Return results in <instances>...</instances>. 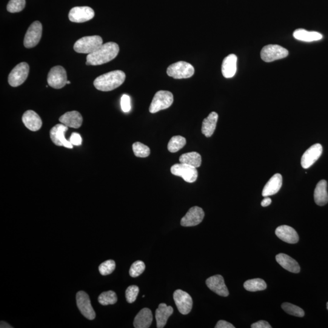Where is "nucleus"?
Wrapping results in <instances>:
<instances>
[{
    "label": "nucleus",
    "mask_w": 328,
    "mask_h": 328,
    "mask_svg": "<svg viewBox=\"0 0 328 328\" xmlns=\"http://www.w3.org/2000/svg\"><path fill=\"white\" fill-rule=\"evenodd\" d=\"M180 163L191 165L195 168L201 166L202 159L198 153L190 152L183 154L179 158Z\"/></svg>",
    "instance_id": "nucleus-29"
},
{
    "label": "nucleus",
    "mask_w": 328,
    "mask_h": 328,
    "mask_svg": "<svg viewBox=\"0 0 328 328\" xmlns=\"http://www.w3.org/2000/svg\"><path fill=\"white\" fill-rule=\"evenodd\" d=\"M152 321V311L148 308H144L136 316L133 324L136 328H148L150 327Z\"/></svg>",
    "instance_id": "nucleus-25"
},
{
    "label": "nucleus",
    "mask_w": 328,
    "mask_h": 328,
    "mask_svg": "<svg viewBox=\"0 0 328 328\" xmlns=\"http://www.w3.org/2000/svg\"><path fill=\"white\" fill-rule=\"evenodd\" d=\"M195 73V68L189 63L180 61L169 66L167 70L168 76L175 79H188Z\"/></svg>",
    "instance_id": "nucleus-5"
},
{
    "label": "nucleus",
    "mask_w": 328,
    "mask_h": 328,
    "mask_svg": "<svg viewBox=\"0 0 328 328\" xmlns=\"http://www.w3.org/2000/svg\"><path fill=\"white\" fill-rule=\"evenodd\" d=\"M42 36V25L36 21L28 28L24 39V46L27 48L35 47L39 44Z\"/></svg>",
    "instance_id": "nucleus-10"
},
{
    "label": "nucleus",
    "mask_w": 328,
    "mask_h": 328,
    "mask_svg": "<svg viewBox=\"0 0 328 328\" xmlns=\"http://www.w3.org/2000/svg\"><path fill=\"white\" fill-rule=\"evenodd\" d=\"M139 287L135 286V285H133V286L128 287L126 290V292H125L128 303H134V302L136 301L137 296H138L139 294Z\"/></svg>",
    "instance_id": "nucleus-38"
},
{
    "label": "nucleus",
    "mask_w": 328,
    "mask_h": 328,
    "mask_svg": "<svg viewBox=\"0 0 328 328\" xmlns=\"http://www.w3.org/2000/svg\"><path fill=\"white\" fill-rule=\"evenodd\" d=\"M70 141L73 145H77V146H78V145L82 144V137L79 133H73L71 136Z\"/></svg>",
    "instance_id": "nucleus-40"
},
{
    "label": "nucleus",
    "mask_w": 328,
    "mask_h": 328,
    "mask_svg": "<svg viewBox=\"0 0 328 328\" xmlns=\"http://www.w3.org/2000/svg\"><path fill=\"white\" fill-rule=\"evenodd\" d=\"M22 121L25 127L32 131H38L42 127V121L41 117L33 110L26 111L22 117Z\"/></svg>",
    "instance_id": "nucleus-19"
},
{
    "label": "nucleus",
    "mask_w": 328,
    "mask_h": 328,
    "mask_svg": "<svg viewBox=\"0 0 328 328\" xmlns=\"http://www.w3.org/2000/svg\"><path fill=\"white\" fill-rule=\"evenodd\" d=\"M67 72L62 66H56L51 68L48 76V83L55 89H61L67 84Z\"/></svg>",
    "instance_id": "nucleus-8"
},
{
    "label": "nucleus",
    "mask_w": 328,
    "mask_h": 328,
    "mask_svg": "<svg viewBox=\"0 0 328 328\" xmlns=\"http://www.w3.org/2000/svg\"><path fill=\"white\" fill-rule=\"evenodd\" d=\"M68 130V127L63 124L55 125L50 131V137L53 143L58 146L73 148L72 144L65 138V133Z\"/></svg>",
    "instance_id": "nucleus-14"
},
{
    "label": "nucleus",
    "mask_w": 328,
    "mask_h": 328,
    "mask_svg": "<svg viewBox=\"0 0 328 328\" xmlns=\"http://www.w3.org/2000/svg\"><path fill=\"white\" fill-rule=\"evenodd\" d=\"M173 309L172 306H167L165 303H161L156 310L155 318L157 327H164L168 318L172 315Z\"/></svg>",
    "instance_id": "nucleus-23"
},
{
    "label": "nucleus",
    "mask_w": 328,
    "mask_h": 328,
    "mask_svg": "<svg viewBox=\"0 0 328 328\" xmlns=\"http://www.w3.org/2000/svg\"><path fill=\"white\" fill-rule=\"evenodd\" d=\"M103 45V40L99 36H87L78 40L74 46L76 52L83 54H91Z\"/></svg>",
    "instance_id": "nucleus-3"
},
{
    "label": "nucleus",
    "mask_w": 328,
    "mask_h": 328,
    "mask_svg": "<svg viewBox=\"0 0 328 328\" xmlns=\"http://www.w3.org/2000/svg\"><path fill=\"white\" fill-rule=\"evenodd\" d=\"M323 152V147L320 144H315L308 148L302 156L301 164L302 167L307 169L311 167L318 160Z\"/></svg>",
    "instance_id": "nucleus-15"
},
{
    "label": "nucleus",
    "mask_w": 328,
    "mask_h": 328,
    "mask_svg": "<svg viewBox=\"0 0 328 328\" xmlns=\"http://www.w3.org/2000/svg\"><path fill=\"white\" fill-rule=\"evenodd\" d=\"M207 286L211 290L221 296H227L229 294L224 278L220 275H216L208 278L206 280Z\"/></svg>",
    "instance_id": "nucleus-17"
},
{
    "label": "nucleus",
    "mask_w": 328,
    "mask_h": 328,
    "mask_svg": "<svg viewBox=\"0 0 328 328\" xmlns=\"http://www.w3.org/2000/svg\"><path fill=\"white\" fill-rule=\"evenodd\" d=\"M0 327H1V328L13 327L11 326V325L7 323V322H5L4 321H1V324H0Z\"/></svg>",
    "instance_id": "nucleus-44"
},
{
    "label": "nucleus",
    "mask_w": 328,
    "mask_h": 328,
    "mask_svg": "<svg viewBox=\"0 0 328 328\" xmlns=\"http://www.w3.org/2000/svg\"><path fill=\"white\" fill-rule=\"evenodd\" d=\"M30 73L29 65L22 62L17 65L9 75V84L13 87H19L27 79Z\"/></svg>",
    "instance_id": "nucleus-6"
},
{
    "label": "nucleus",
    "mask_w": 328,
    "mask_h": 328,
    "mask_svg": "<svg viewBox=\"0 0 328 328\" xmlns=\"http://www.w3.org/2000/svg\"><path fill=\"white\" fill-rule=\"evenodd\" d=\"M272 203V199H271L269 197H265V198L262 201L261 205L262 207H267Z\"/></svg>",
    "instance_id": "nucleus-43"
},
{
    "label": "nucleus",
    "mask_w": 328,
    "mask_h": 328,
    "mask_svg": "<svg viewBox=\"0 0 328 328\" xmlns=\"http://www.w3.org/2000/svg\"><path fill=\"white\" fill-rule=\"evenodd\" d=\"M95 16L92 8L88 7H74L69 13V19L74 23H84L93 19Z\"/></svg>",
    "instance_id": "nucleus-13"
},
{
    "label": "nucleus",
    "mask_w": 328,
    "mask_h": 328,
    "mask_svg": "<svg viewBox=\"0 0 328 328\" xmlns=\"http://www.w3.org/2000/svg\"><path fill=\"white\" fill-rule=\"evenodd\" d=\"M25 5V0H10L7 6V10L11 13H20L24 10Z\"/></svg>",
    "instance_id": "nucleus-35"
},
{
    "label": "nucleus",
    "mask_w": 328,
    "mask_h": 328,
    "mask_svg": "<svg viewBox=\"0 0 328 328\" xmlns=\"http://www.w3.org/2000/svg\"><path fill=\"white\" fill-rule=\"evenodd\" d=\"M218 119V114L216 112H212L202 122V133L207 138H210V137L213 135L214 132H215Z\"/></svg>",
    "instance_id": "nucleus-27"
},
{
    "label": "nucleus",
    "mask_w": 328,
    "mask_h": 328,
    "mask_svg": "<svg viewBox=\"0 0 328 328\" xmlns=\"http://www.w3.org/2000/svg\"><path fill=\"white\" fill-rule=\"evenodd\" d=\"M275 234L279 239L287 243L295 244L299 240L298 233L295 229L286 225L276 228Z\"/></svg>",
    "instance_id": "nucleus-18"
},
{
    "label": "nucleus",
    "mask_w": 328,
    "mask_h": 328,
    "mask_svg": "<svg viewBox=\"0 0 328 328\" xmlns=\"http://www.w3.org/2000/svg\"><path fill=\"white\" fill-rule=\"evenodd\" d=\"M173 94L168 91H159L155 94L149 108L151 113H156L159 111L167 109L173 104Z\"/></svg>",
    "instance_id": "nucleus-4"
},
{
    "label": "nucleus",
    "mask_w": 328,
    "mask_h": 328,
    "mask_svg": "<svg viewBox=\"0 0 328 328\" xmlns=\"http://www.w3.org/2000/svg\"><path fill=\"white\" fill-rule=\"evenodd\" d=\"M71 84V82L68 81L67 84Z\"/></svg>",
    "instance_id": "nucleus-45"
},
{
    "label": "nucleus",
    "mask_w": 328,
    "mask_h": 328,
    "mask_svg": "<svg viewBox=\"0 0 328 328\" xmlns=\"http://www.w3.org/2000/svg\"><path fill=\"white\" fill-rule=\"evenodd\" d=\"M59 121L68 127L79 128L82 126L83 118L78 111H73L62 115Z\"/></svg>",
    "instance_id": "nucleus-22"
},
{
    "label": "nucleus",
    "mask_w": 328,
    "mask_h": 328,
    "mask_svg": "<svg viewBox=\"0 0 328 328\" xmlns=\"http://www.w3.org/2000/svg\"><path fill=\"white\" fill-rule=\"evenodd\" d=\"M119 52V45L115 42H108L103 44L95 52L88 54L87 57V65H101L107 64L115 59Z\"/></svg>",
    "instance_id": "nucleus-1"
},
{
    "label": "nucleus",
    "mask_w": 328,
    "mask_h": 328,
    "mask_svg": "<svg viewBox=\"0 0 328 328\" xmlns=\"http://www.w3.org/2000/svg\"><path fill=\"white\" fill-rule=\"evenodd\" d=\"M173 298L177 308L182 314L187 315L190 312L192 309L193 300L189 293L178 289L174 292Z\"/></svg>",
    "instance_id": "nucleus-12"
},
{
    "label": "nucleus",
    "mask_w": 328,
    "mask_h": 328,
    "mask_svg": "<svg viewBox=\"0 0 328 328\" xmlns=\"http://www.w3.org/2000/svg\"><path fill=\"white\" fill-rule=\"evenodd\" d=\"M314 201L319 206H323L328 202V193L327 191V182L321 180L316 184L314 190Z\"/></svg>",
    "instance_id": "nucleus-26"
},
{
    "label": "nucleus",
    "mask_w": 328,
    "mask_h": 328,
    "mask_svg": "<svg viewBox=\"0 0 328 328\" xmlns=\"http://www.w3.org/2000/svg\"><path fill=\"white\" fill-rule=\"evenodd\" d=\"M126 75L123 71H113L97 78L94 81V85L99 91H111L123 84Z\"/></svg>",
    "instance_id": "nucleus-2"
},
{
    "label": "nucleus",
    "mask_w": 328,
    "mask_h": 328,
    "mask_svg": "<svg viewBox=\"0 0 328 328\" xmlns=\"http://www.w3.org/2000/svg\"><path fill=\"white\" fill-rule=\"evenodd\" d=\"M288 54V51L281 46L269 45L262 48L261 58L265 62H272L286 58Z\"/></svg>",
    "instance_id": "nucleus-7"
},
{
    "label": "nucleus",
    "mask_w": 328,
    "mask_h": 328,
    "mask_svg": "<svg viewBox=\"0 0 328 328\" xmlns=\"http://www.w3.org/2000/svg\"><path fill=\"white\" fill-rule=\"evenodd\" d=\"M237 57L235 54H230L224 59L221 71L225 78H232L235 75L237 70Z\"/></svg>",
    "instance_id": "nucleus-20"
},
{
    "label": "nucleus",
    "mask_w": 328,
    "mask_h": 328,
    "mask_svg": "<svg viewBox=\"0 0 328 328\" xmlns=\"http://www.w3.org/2000/svg\"><path fill=\"white\" fill-rule=\"evenodd\" d=\"M281 307L285 312L290 315L298 316V317H303L304 315V310L296 305L289 303H284L281 305Z\"/></svg>",
    "instance_id": "nucleus-34"
},
{
    "label": "nucleus",
    "mask_w": 328,
    "mask_h": 328,
    "mask_svg": "<svg viewBox=\"0 0 328 328\" xmlns=\"http://www.w3.org/2000/svg\"><path fill=\"white\" fill-rule=\"evenodd\" d=\"M245 289L250 292H256L264 290L267 288V284L263 279L255 278L249 279L244 283Z\"/></svg>",
    "instance_id": "nucleus-30"
},
{
    "label": "nucleus",
    "mask_w": 328,
    "mask_h": 328,
    "mask_svg": "<svg viewBox=\"0 0 328 328\" xmlns=\"http://www.w3.org/2000/svg\"><path fill=\"white\" fill-rule=\"evenodd\" d=\"M186 144V139L181 136L172 137L168 144V150L171 153H176L182 149Z\"/></svg>",
    "instance_id": "nucleus-31"
},
{
    "label": "nucleus",
    "mask_w": 328,
    "mask_h": 328,
    "mask_svg": "<svg viewBox=\"0 0 328 328\" xmlns=\"http://www.w3.org/2000/svg\"><path fill=\"white\" fill-rule=\"evenodd\" d=\"M215 328H235V326L226 321L219 320L216 324Z\"/></svg>",
    "instance_id": "nucleus-42"
},
{
    "label": "nucleus",
    "mask_w": 328,
    "mask_h": 328,
    "mask_svg": "<svg viewBox=\"0 0 328 328\" xmlns=\"http://www.w3.org/2000/svg\"><path fill=\"white\" fill-rule=\"evenodd\" d=\"M145 269V264L143 261H137L131 265L129 271L130 275L131 277H138L144 272Z\"/></svg>",
    "instance_id": "nucleus-37"
},
{
    "label": "nucleus",
    "mask_w": 328,
    "mask_h": 328,
    "mask_svg": "<svg viewBox=\"0 0 328 328\" xmlns=\"http://www.w3.org/2000/svg\"><path fill=\"white\" fill-rule=\"evenodd\" d=\"M115 261L112 259H109V260L102 262L99 267V270L101 275L105 276L111 274L115 270Z\"/></svg>",
    "instance_id": "nucleus-36"
},
{
    "label": "nucleus",
    "mask_w": 328,
    "mask_h": 328,
    "mask_svg": "<svg viewBox=\"0 0 328 328\" xmlns=\"http://www.w3.org/2000/svg\"><path fill=\"white\" fill-rule=\"evenodd\" d=\"M326 307H327V309L328 310V302H327V303L326 304Z\"/></svg>",
    "instance_id": "nucleus-46"
},
{
    "label": "nucleus",
    "mask_w": 328,
    "mask_h": 328,
    "mask_svg": "<svg viewBox=\"0 0 328 328\" xmlns=\"http://www.w3.org/2000/svg\"><path fill=\"white\" fill-rule=\"evenodd\" d=\"M276 260L282 267L292 273H297L300 271V267L294 259L284 253H279L276 256Z\"/></svg>",
    "instance_id": "nucleus-24"
},
{
    "label": "nucleus",
    "mask_w": 328,
    "mask_h": 328,
    "mask_svg": "<svg viewBox=\"0 0 328 328\" xmlns=\"http://www.w3.org/2000/svg\"><path fill=\"white\" fill-rule=\"evenodd\" d=\"M293 36L298 41L306 42L318 41L323 38V36L320 33L303 29L295 30L293 33Z\"/></svg>",
    "instance_id": "nucleus-28"
},
{
    "label": "nucleus",
    "mask_w": 328,
    "mask_h": 328,
    "mask_svg": "<svg viewBox=\"0 0 328 328\" xmlns=\"http://www.w3.org/2000/svg\"><path fill=\"white\" fill-rule=\"evenodd\" d=\"M204 210L201 207L195 206L191 208L188 211L183 218H182L181 224L184 227H192L201 223L204 218Z\"/></svg>",
    "instance_id": "nucleus-16"
},
{
    "label": "nucleus",
    "mask_w": 328,
    "mask_h": 328,
    "mask_svg": "<svg viewBox=\"0 0 328 328\" xmlns=\"http://www.w3.org/2000/svg\"><path fill=\"white\" fill-rule=\"evenodd\" d=\"M252 328H271L270 324L267 321L264 320H260L256 323H253L251 325Z\"/></svg>",
    "instance_id": "nucleus-41"
},
{
    "label": "nucleus",
    "mask_w": 328,
    "mask_h": 328,
    "mask_svg": "<svg viewBox=\"0 0 328 328\" xmlns=\"http://www.w3.org/2000/svg\"><path fill=\"white\" fill-rule=\"evenodd\" d=\"M98 300L100 304L103 306L110 304H115L118 301L116 293L112 290L104 292L99 295Z\"/></svg>",
    "instance_id": "nucleus-32"
},
{
    "label": "nucleus",
    "mask_w": 328,
    "mask_h": 328,
    "mask_svg": "<svg viewBox=\"0 0 328 328\" xmlns=\"http://www.w3.org/2000/svg\"><path fill=\"white\" fill-rule=\"evenodd\" d=\"M171 173L173 175L182 177L185 181L193 183L198 178V173L196 168L185 164H176L171 167Z\"/></svg>",
    "instance_id": "nucleus-9"
},
{
    "label": "nucleus",
    "mask_w": 328,
    "mask_h": 328,
    "mask_svg": "<svg viewBox=\"0 0 328 328\" xmlns=\"http://www.w3.org/2000/svg\"><path fill=\"white\" fill-rule=\"evenodd\" d=\"M283 183V178L279 173H276L269 179L262 190V195L267 197L275 195L280 190Z\"/></svg>",
    "instance_id": "nucleus-21"
},
{
    "label": "nucleus",
    "mask_w": 328,
    "mask_h": 328,
    "mask_svg": "<svg viewBox=\"0 0 328 328\" xmlns=\"http://www.w3.org/2000/svg\"><path fill=\"white\" fill-rule=\"evenodd\" d=\"M133 150L135 156L139 158H147L150 155V148L139 142L133 144Z\"/></svg>",
    "instance_id": "nucleus-33"
},
{
    "label": "nucleus",
    "mask_w": 328,
    "mask_h": 328,
    "mask_svg": "<svg viewBox=\"0 0 328 328\" xmlns=\"http://www.w3.org/2000/svg\"><path fill=\"white\" fill-rule=\"evenodd\" d=\"M121 108L125 113L129 112L131 110V101L129 96L124 95L121 101Z\"/></svg>",
    "instance_id": "nucleus-39"
},
{
    "label": "nucleus",
    "mask_w": 328,
    "mask_h": 328,
    "mask_svg": "<svg viewBox=\"0 0 328 328\" xmlns=\"http://www.w3.org/2000/svg\"><path fill=\"white\" fill-rule=\"evenodd\" d=\"M76 300L77 305L82 314L88 320H94L96 318V312L87 293L84 291L78 292L76 295Z\"/></svg>",
    "instance_id": "nucleus-11"
}]
</instances>
